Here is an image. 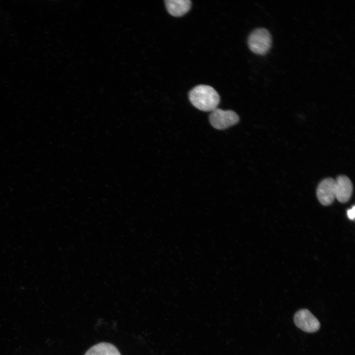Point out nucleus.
<instances>
[{"label":"nucleus","instance_id":"obj_1","mask_svg":"<svg viewBox=\"0 0 355 355\" xmlns=\"http://www.w3.org/2000/svg\"><path fill=\"white\" fill-rule=\"evenodd\" d=\"M191 103L198 109L204 111H212L217 108L220 102V96L212 86L199 85L189 93Z\"/></svg>","mask_w":355,"mask_h":355},{"label":"nucleus","instance_id":"obj_5","mask_svg":"<svg viewBox=\"0 0 355 355\" xmlns=\"http://www.w3.org/2000/svg\"><path fill=\"white\" fill-rule=\"evenodd\" d=\"M317 196L322 205L328 206L331 204L335 198V180L332 178L322 180L317 187Z\"/></svg>","mask_w":355,"mask_h":355},{"label":"nucleus","instance_id":"obj_6","mask_svg":"<svg viewBox=\"0 0 355 355\" xmlns=\"http://www.w3.org/2000/svg\"><path fill=\"white\" fill-rule=\"evenodd\" d=\"M353 189V184L347 177L340 176L335 180V196L339 202L344 203L348 201Z\"/></svg>","mask_w":355,"mask_h":355},{"label":"nucleus","instance_id":"obj_8","mask_svg":"<svg viewBox=\"0 0 355 355\" xmlns=\"http://www.w3.org/2000/svg\"><path fill=\"white\" fill-rule=\"evenodd\" d=\"M84 355H121V354L113 345L102 342L91 347Z\"/></svg>","mask_w":355,"mask_h":355},{"label":"nucleus","instance_id":"obj_2","mask_svg":"<svg viewBox=\"0 0 355 355\" xmlns=\"http://www.w3.org/2000/svg\"><path fill=\"white\" fill-rule=\"evenodd\" d=\"M248 43L252 52L258 55H264L271 47V35L265 28L256 29L249 35Z\"/></svg>","mask_w":355,"mask_h":355},{"label":"nucleus","instance_id":"obj_9","mask_svg":"<svg viewBox=\"0 0 355 355\" xmlns=\"http://www.w3.org/2000/svg\"><path fill=\"white\" fill-rule=\"evenodd\" d=\"M355 206H354L351 209L347 211V215L349 219L354 220L355 218Z\"/></svg>","mask_w":355,"mask_h":355},{"label":"nucleus","instance_id":"obj_7","mask_svg":"<svg viewBox=\"0 0 355 355\" xmlns=\"http://www.w3.org/2000/svg\"><path fill=\"white\" fill-rule=\"evenodd\" d=\"M165 6L172 15L179 17L184 15L190 9L191 1L189 0H167Z\"/></svg>","mask_w":355,"mask_h":355},{"label":"nucleus","instance_id":"obj_4","mask_svg":"<svg viewBox=\"0 0 355 355\" xmlns=\"http://www.w3.org/2000/svg\"><path fill=\"white\" fill-rule=\"evenodd\" d=\"M295 325L304 331L308 333L316 332L320 327L318 320L307 309H301L294 317Z\"/></svg>","mask_w":355,"mask_h":355},{"label":"nucleus","instance_id":"obj_3","mask_svg":"<svg viewBox=\"0 0 355 355\" xmlns=\"http://www.w3.org/2000/svg\"><path fill=\"white\" fill-rule=\"evenodd\" d=\"M211 124L218 130L226 129L237 123L239 121L238 115L231 110H222L216 108L211 111L209 116Z\"/></svg>","mask_w":355,"mask_h":355}]
</instances>
